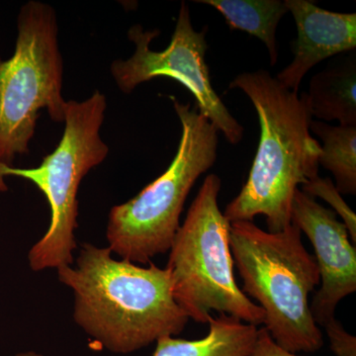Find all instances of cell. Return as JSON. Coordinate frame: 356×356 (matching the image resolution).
Here are the masks:
<instances>
[{"mask_svg": "<svg viewBox=\"0 0 356 356\" xmlns=\"http://www.w3.org/2000/svg\"><path fill=\"white\" fill-rule=\"evenodd\" d=\"M74 293V318L105 350L127 355L181 334L189 318L172 294L168 268L115 259L108 247L83 243L76 267L57 268Z\"/></svg>", "mask_w": 356, "mask_h": 356, "instance_id": "cell-1", "label": "cell"}, {"mask_svg": "<svg viewBox=\"0 0 356 356\" xmlns=\"http://www.w3.org/2000/svg\"><path fill=\"white\" fill-rule=\"evenodd\" d=\"M229 88L241 89L254 104L261 138L247 182L224 216L252 222L262 215L268 232L277 233L291 224L299 185L318 177L321 145L311 136L307 93L298 96L264 70L238 74Z\"/></svg>", "mask_w": 356, "mask_h": 356, "instance_id": "cell-2", "label": "cell"}, {"mask_svg": "<svg viewBox=\"0 0 356 356\" xmlns=\"http://www.w3.org/2000/svg\"><path fill=\"white\" fill-rule=\"evenodd\" d=\"M301 235L292 222L270 233L252 221L233 222L229 248L243 280L241 290L264 310V329L271 339L289 353H311L324 346L309 304L320 273Z\"/></svg>", "mask_w": 356, "mask_h": 356, "instance_id": "cell-3", "label": "cell"}, {"mask_svg": "<svg viewBox=\"0 0 356 356\" xmlns=\"http://www.w3.org/2000/svg\"><path fill=\"white\" fill-rule=\"evenodd\" d=\"M181 124L177 154L163 175L127 202L110 211L106 238L112 254L146 264L172 248L185 201L199 177L218 158L219 131L197 105L170 96Z\"/></svg>", "mask_w": 356, "mask_h": 356, "instance_id": "cell-4", "label": "cell"}, {"mask_svg": "<svg viewBox=\"0 0 356 356\" xmlns=\"http://www.w3.org/2000/svg\"><path fill=\"white\" fill-rule=\"evenodd\" d=\"M220 177L207 175L175 235L166 266L173 298L199 324H208L216 312L257 327L264 323V312L236 284L231 222L220 210Z\"/></svg>", "mask_w": 356, "mask_h": 356, "instance_id": "cell-5", "label": "cell"}, {"mask_svg": "<svg viewBox=\"0 0 356 356\" xmlns=\"http://www.w3.org/2000/svg\"><path fill=\"white\" fill-rule=\"evenodd\" d=\"M106 109V96L99 90L83 102L67 100L60 143L39 166L21 168L0 165V192L8 189L4 178H24L36 185L50 206L49 228L28 254L32 270L57 269L74 262L79 185L109 153L100 135Z\"/></svg>", "mask_w": 356, "mask_h": 356, "instance_id": "cell-6", "label": "cell"}, {"mask_svg": "<svg viewBox=\"0 0 356 356\" xmlns=\"http://www.w3.org/2000/svg\"><path fill=\"white\" fill-rule=\"evenodd\" d=\"M64 60L57 13L30 0L21 6L13 55L0 58V165H13L29 154L41 110L64 123Z\"/></svg>", "mask_w": 356, "mask_h": 356, "instance_id": "cell-7", "label": "cell"}, {"mask_svg": "<svg viewBox=\"0 0 356 356\" xmlns=\"http://www.w3.org/2000/svg\"><path fill=\"white\" fill-rule=\"evenodd\" d=\"M207 31V27L200 32L194 29L189 7L182 2L175 32L165 50L151 49L152 41L159 35V30L146 31L142 26L134 25L128 31L129 40L135 44L132 57L115 60L110 72L116 86L126 95L156 77L175 79L191 91L199 111L209 119L229 143L236 145L243 140L245 129L213 88L205 58Z\"/></svg>", "mask_w": 356, "mask_h": 356, "instance_id": "cell-8", "label": "cell"}, {"mask_svg": "<svg viewBox=\"0 0 356 356\" xmlns=\"http://www.w3.org/2000/svg\"><path fill=\"white\" fill-rule=\"evenodd\" d=\"M291 222L304 232L315 250L321 288L310 305L318 327L334 320L341 300L356 291V250L346 225L316 199L297 189L291 206Z\"/></svg>", "mask_w": 356, "mask_h": 356, "instance_id": "cell-9", "label": "cell"}, {"mask_svg": "<svg viewBox=\"0 0 356 356\" xmlns=\"http://www.w3.org/2000/svg\"><path fill=\"white\" fill-rule=\"evenodd\" d=\"M285 4L294 18L297 38L292 43L291 64L275 79L298 93L300 84L312 67L355 50L356 14L332 13L308 0H285Z\"/></svg>", "mask_w": 356, "mask_h": 356, "instance_id": "cell-10", "label": "cell"}, {"mask_svg": "<svg viewBox=\"0 0 356 356\" xmlns=\"http://www.w3.org/2000/svg\"><path fill=\"white\" fill-rule=\"evenodd\" d=\"M309 108L312 117L339 121L341 126H356L355 50L332 58L309 84Z\"/></svg>", "mask_w": 356, "mask_h": 356, "instance_id": "cell-11", "label": "cell"}, {"mask_svg": "<svg viewBox=\"0 0 356 356\" xmlns=\"http://www.w3.org/2000/svg\"><path fill=\"white\" fill-rule=\"evenodd\" d=\"M209 332L200 339L163 337L156 341L153 356H250L259 329L231 316L209 318Z\"/></svg>", "mask_w": 356, "mask_h": 356, "instance_id": "cell-12", "label": "cell"}, {"mask_svg": "<svg viewBox=\"0 0 356 356\" xmlns=\"http://www.w3.org/2000/svg\"><path fill=\"white\" fill-rule=\"evenodd\" d=\"M198 3L214 7L224 16L232 30L247 32L266 44L271 65L277 63L276 30L288 13L281 0H198Z\"/></svg>", "mask_w": 356, "mask_h": 356, "instance_id": "cell-13", "label": "cell"}, {"mask_svg": "<svg viewBox=\"0 0 356 356\" xmlns=\"http://www.w3.org/2000/svg\"><path fill=\"white\" fill-rule=\"evenodd\" d=\"M310 132L322 140L318 165L334 175L337 191L356 194V126H332L312 120Z\"/></svg>", "mask_w": 356, "mask_h": 356, "instance_id": "cell-14", "label": "cell"}, {"mask_svg": "<svg viewBox=\"0 0 356 356\" xmlns=\"http://www.w3.org/2000/svg\"><path fill=\"white\" fill-rule=\"evenodd\" d=\"M301 191L314 198H321L331 205L332 211L343 219V224L350 235L351 243H356L355 213L348 207V204L337 191L336 185L330 177H317L302 185Z\"/></svg>", "mask_w": 356, "mask_h": 356, "instance_id": "cell-15", "label": "cell"}, {"mask_svg": "<svg viewBox=\"0 0 356 356\" xmlns=\"http://www.w3.org/2000/svg\"><path fill=\"white\" fill-rule=\"evenodd\" d=\"M332 350L337 356H356V337L351 336L336 318L325 325Z\"/></svg>", "mask_w": 356, "mask_h": 356, "instance_id": "cell-16", "label": "cell"}, {"mask_svg": "<svg viewBox=\"0 0 356 356\" xmlns=\"http://www.w3.org/2000/svg\"><path fill=\"white\" fill-rule=\"evenodd\" d=\"M250 356H298L280 348L264 327L259 330L254 350Z\"/></svg>", "mask_w": 356, "mask_h": 356, "instance_id": "cell-17", "label": "cell"}, {"mask_svg": "<svg viewBox=\"0 0 356 356\" xmlns=\"http://www.w3.org/2000/svg\"><path fill=\"white\" fill-rule=\"evenodd\" d=\"M13 356H44L41 353H35V351H26V353H17V355Z\"/></svg>", "mask_w": 356, "mask_h": 356, "instance_id": "cell-18", "label": "cell"}]
</instances>
